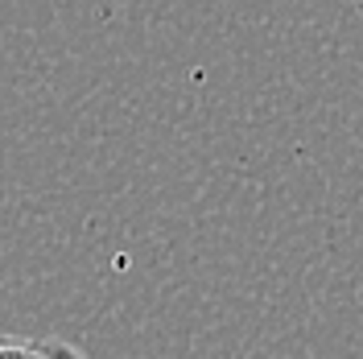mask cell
Here are the masks:
<instances>
[{
    "label": "cell",
    "mask_w": 363,
    "mask_h": 359,
    "mask_svg": "<svg viewBox=\"0 0 363 359\" xmlns=\"http://www.w3.org/2000/svg\"><path fill=\"white\" fill-rule=\"evenodd\" d=\"M359 4H363V0H359Z\"/></svg>",
    "instance_id": "7a4b0ae2"
},
{
    "label": "cell",
    "mask_w": 363,
    "mask_h": 359,
    "mask_svg": "<svg viewBox=\"0 0 363 359\" xmlns=\"http://www.w3.org/2000/svg\"><path fill=\"white\" fill-rule=\"evenodd\" d=\"M0 359H87L79 347L58 338H17L0 335Z\"/></svg>",
    "instance_id": "6da1fadb"
}]
</instances>
